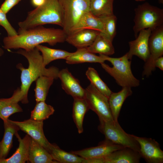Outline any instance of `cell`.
<instances>
[{
	"label": "cell",
	"instance_id": "1",
	"mask_svg": "<svg viewBox=\"0 0 163 163\" xmlns=\"http://www.w3.org/2000/svg\"><path fill=\"white\" fill-rule=\"evenodd\" d=\"M18 34L7 36L3 40L4 47L7 50L33 49L41 43H47L54 46L66 41L67 34L63 29L46 28L40 26L24 30H18Z\"/></svg>",
	"mask_w": 163,
	"mask_h": 163
},
{
	"label": "cell",
	"instance_id": "2",
	"mask_svg": "<svg viewBox=\"0 0 163 163\" xmlns=\"http://www.w3.org/2000/svg\"><path fill=\"white\" fill-rule=\"evenodd\" d=\"M16 53L24 56L28 62L27 68H24L20 63L16 66L17 68L21 71V84L20 89L23 96L21 102L27 104L28 102V92L32 83L41 76L51 77L54 79H57L59 71L54 66L46 68L43 63L42 55L36 47L30 50L21 49Z\"/></svg>",
	"mask_w": 163,
	"mask_h": 163
},
{
	"label": "cell",
	"instance_id": "3",
	"mask_svg": "<svg viewBox=\"0 0 163 163\" xmlns=\"http://www.w3.org/2000/svg\"><path fill=\"white\" fill-rule=\"evenodd\" d=\"M63 10L59 0H45L41 5L28 12L26 19L19 22V30H24L47 24L62 27Z\"/></svg>",
	"mask_w": 163,
	"mask_h": 163
},
{
	"label": "cell",
	"instance_id": "4",
	"mask_svg": "<svg viewBox=\"0 0 163 163\" xmlns=\"http://www.w3.org/2000/svg\"><path fill=\"white\" fill-rule=\"evenodd\" d=\"M105 61L109 62L113 65L111 67L104 62L101 63L102 68L115 80L117 83L122 87H138L139 81L133 75L131 69V60L126 53L119 57H111L99 54Z\"/></svg>",
	"mask_w": 163,
	"mask_h": 163
},
{
	"label": "cell",
	"instance_id": "5",
	"mask_svg": "<svg viewBox=\"0 0 163 163\" xmlns=\"http://www.w3.org/2000/svg\"><path fill=\"white\" fill-rule=\"evenodd\" d=\"M134 11L133 29L135 38L142 30L150 29L152 31L163 25L162 9L145 2L138 5Z\"/></svg>",
	"mask_w": 163,
	"mask_h": 163
},
{
	"label": "cell",
	"instance_id": "6",
	"mask_svg": "<svg viewBox=\"0 0 163 163\" xmlns=\"http://www.w3.org/2000/svg\"><path fill=\"white\" fill-rule=\"evenodd\" d=\"M99 130L105 136V140L110 142L131 148L139 152L140 147L132 135L126 133L118 122L100 120Z\"/></svg>",
	"mask_w": 163,
	"mask_h": 163
},
{
	"label": "cell",
	"instance_id": "7",
	"mask_svg": "<svg viewBox=\"0 0 163 163\" xmlns=\"http://www.w3.org/2000/svg\"><path fill=\"white\" fill-rule=\"evenodd\" d=\"M63 10L62 29L67 35L82 16L89 11L90 0H59Z\"/></svg>",
	"mask_w": 163,
	"mask_h": 163
},
{
	"label": "cell",
	"instance_id": "8",
	"mask_svg": "<svg viewBox=\"0 0 163 163\" xmlns=\"http://www.w3.org/2000/svg\"><path fill=\"white\" fill-rule=\"evenodd\" d=\"M85 100L89 109L98 116L99 120L114 121L109 106L108 98L90 84L85 89Z\"/></svg>",
	"mask_w": 163,
	"mask_h": 163
},
{
	"label": "cell",
	"instance_id": "9",
	"mask_svg": "<svg viewBox=\"0 0 163 163\" xmlns=\"http://www.w3.org/2000/svg\"><path fill=\"white\" fill-rule=\"evenodd\" d=\"M149 57L145 62L142 75L149 76L155 69V62L163 55V25L152 31L149 40Z\"/></svg>",
	"mask_w": 163,
	"mask_h": 163
},
{
	"label": "cell",
	"instance_id": "10",
	"mask_svg": "<svg viewBox=\"0 0 163 163\" xmlns=\"http://www.w3.org/2000/svg\"><path fill=\"white\" fill-rule=\"evenodd\" d=\"M139 153L131 148L124 147L102 157L85 159L84 163H139Z\"/></svg>",
	"mask_w": 163,
	"mask_h": 163
},
{
	"label": "cell",
	"instance_id": "11",
	"mask_svg": "<svg viewBox=\"0 0 163 163\" xmlns=\"http://www.w3.org/2000/svg\"><path fill=\"white\" fill-rule=\"evenodd\" d=\"M132 136L138 143L139 153L141 157L148 163H163V151L160 145L154 139L151 138Z\"/></svg>",
	"mask_w": 163,
	"mask_h": 163
},
{
	"label": "cell",
	"instance_id": "12",
	"mask_svg": "<svg viewBox=\"0 0 163 163\" xmlns=\"http://www.w3.org/2000/svg\"><path fill=\"white\" fill-rule=\"evenodd\" d=\"M10 120L18 126L20 130L26 133L49 151L53 144L48 141L45 136L43 129V121H37L30 118L22 121Z\"/></svg>",
	"mask_w": 163,
	"mask_h": 163
},
{
	"label": "cell",
	"instance_id": "13",
	"mask_svg": "<svg viewBox=\"0 0 163 163\" xmlns=\"http://www.w3.org/2000/svg\"><path fill=\"white\" fill-rule=\"evenodd\" d=\"M151 31L150 29L142 30L135 40L129 42V49L126 53L129 59L136 56L146 62L149 55V40Z\"/></svg>",
	"mask_w": 163,
	"mask_h": 163
},
{
	"label": "cell",
	"instance_id": "14",
	"mask_svg": "<svg viewBox=\"0 0 163 163\" xmlns=\"http://www.w3.org/2000/svg\"><path fill=\"white\" fill-rule=\"evenodd\" d=\"M58 78L61 82L62 88L68 94L74 98H84L85 89L80 84L79 81L75 78L67 69L59 71Z\"/></svg>",
	"mask_w": 163,
	"mask_h": 163
},
{
	"label": "cell",
	"instance_id": "15",
	"mask_svg": "<svg viewBox=\"0 0 163 163\" xmlns=\"http://www.w3.org/2000/svg\"><path fill=\"white\" fill-rule=\"evenodd\" d=\"M124 147L104 140L96 146L72 151L71 152L85 159H88L102 157L113 151Z\"/></svg>",
	"mask_w": 163,
	"mask_h": 163
},
{
	"label": "cell",
	"instance_id": "16",
	"mask_svg": "<svg viewBox=\"0 0 163 163\" xmlns=\"http://www.w3.org/2000/svg\"><path fill=\"white\" fill-rule=\"evenodd\" d=\"M23 98L20 89L18 88L14 91L10 97L0 99V118L3 121L5 120L11 115L22 112L23 110L18 103L22 102Z\"/></svg>",
	"mask_w": 163,
	"mask_h": 163
},
{
	"label": "cell",
	"instance_id": "17",
	"mask_svg": "<svg viewBox=\"0 0 163 163\" xmlns=\"http://www.w3.org/2000/svg\"><path fill=\"white\" fill-rule=\"evenodd\" d=\"M100 32L92 29L81 30L67 35L66 41L77 49L87 47L93 43Z\"/></svg>",
	"mask_w": 163,
	"mask_h": 163
},
{
	"label": "cell",
	"instance_id": "18",
	"mask_svg": "<svg viewBox=\"0 0 163 163\" xmlns=\"http://www.w3.org/2000/svg\"><path fill=\"white\" fill-rule=\"evenodd\" d=\"M14 135L19 142L18 148L10 157L0 160V163H25L28 161L30 137L27 134L22 139L18 132Z\"/></svg>",
	"mask_w": 163,
	"mask_h": 163
},
{
	"label": "cell",
	"instance_id": "19",
	"mask_svg": "<svg viewBox=\"0 0 163 163\" xmlns=\"http://www.w3.org/2000/svg\"><path fill=\"white\" fill-rule=\"evenodd\" d=\"M131 87H124L119 92H112L108 98V103L111 114L115 122L118 118L122 105L126 98L133 93Z\"/></svg>",
	"mask_w": 163,
	"mask_h": 163
},
{
	"label": "cell",
	"instance_id": "20",
	"mask_svg": "<svg viewBox=\"0 0 163 163\" xmlns=\"http://www.w3.org/2000/svg\"><path fill=\"white\" fill-rule=\"evenodd\" d=\"M31 163H56L49 152L37 142L30 137L28 160Z\"/></svg>",
	"mask_w": 163,
	"mask_h": 163
},
{
	"label": "cell",
	"instance_id": "21",
	"mask_svg": "<svg viewBox=\"0 0 163 163\" xmlns=\"http://www.w3.org/2000/svg\"><path fill=\"white\" fill-rule=\"evenodd\" d=\"M5 131L3 138L0 142V160L6 158L12 146L14 135L20 130L10 120L3 121Z\"/></svg>",
	"mask_w": 163,
	"mask_h": 163
},
{
	"label": "cell",
	"instance_id": "22",
	"mask_svg": "<svg viewBox=\"0 0 163 163\" xmlns=\"http://www.w3.org/2000/svg\"><path fill=\"white\" fill-rule=\"evenodd\" d=\"M83 29L96 30L101 33H103L104 30V24L102 19L94 16L89 11L85 13L82 16L68 34Z\"/></svg>",
	"mask_w": 163,
	"mask_h": 163
},
{
	"label": "cell",
	"instance_id": "23",
	"mask_svg": "<svg viewBox=\"0 0 163 163\" xmlns=\"http://www.w3.org/2000/svg\"><path fill=\"white\" fill-rule=\"evenodd\" d=\"M67 63L73 64L85 62H104L105 61L100 56L89 51L87 47L77 49L74 52L65 59Z\"/></svg>",
	"mask_w": 163,
	"mask_h": 163
},
{
	"label": "cell",
	"instance_id": "24",
	"mask_svg": "<svg viewBox=\"0 0 163 163\" xmlns=\"http://www.w3.org/2000/svg\"><path fill=\"white\" fill-rule=\"evenodd\" d=\"M87 48L89 51L94 54L99 53L109 56L115 53L112 41L101 32L93 43Z\"/></svg>",
	"mask_w": 163,
	"mask_h": 163
},
{
	"label": "cell",
	"instance_id": "25",
	"mask_svg": "<svg viewBox=\"0 0 163 163\" xmlns=\"http://www.w3.org/2000/svg\"><path fill=\"white\" fill-rule=\"evenodd\" d=\"M114 0H90L89 12L96 17L103 18L113 15Z\"/></svg>",
	"mask_w": 163,
	"mask_h": 163
},
{
	"label": "cell",
	"instance_id": "26",
	"mask_svg": "<svg viewBox=\"0 0 163 163\" xmlns=\"http://www.w3.org/2000/svg\"><path fill=\"white\" fill-rule=\"evenodd\" d=\"M89 109L84 98H74L73 106L72 117L78 133L83 131V123L85 113Z\"/></svg>",
	"mask_w": 163,
	"mask_h": 163
},
{
	"label": "cell",
	"instance_id": "27",
	"mask_svg": "<svg viewBox=\"0 0 163 163\" xmlns=\"http://www.w3.org/2000/svg\"><path fill=\"white\" fill-rule=\"evenodd\" d=\"M48 152L53 159L58 163H82L85 158L60 149L57 145L52 144Z\"/></svg>",
	"mask_w": 163,
	"mask_h": 163
},
{
	"label": "cell",
	"instance_id": "28",
	"mask_svg": "<svg viewBox=\"0 0 163 163\" xmlns=\"http://www.w3.org/2000/svg\"><path fill=\"white\" fill-rule=\"evenodd\" d=\"M36 47L41 53L43 63L45 66L56 60L66 59L72 53L65 50L51 48L40 44Z\"/></svg>",
	"mask_w": 163,
	"mask_h": 163
},
{
	"label": "cell",
	"instance_id": "29",
	"mask_svg": "<svg viewBox=\"0 0 163 163\" xmlns=\"http://www.w3.org/2000/svg\"><path fill=\"white\" fill-rule=\"evenodd\" d=\"M54 79L52 77L41 76L36 80V85L34 90L37 102L45 101L49 88Z\"/></svg>",
	"mask_w": 163,
	"mask_h": 163
},
{
	"label": "cell",
	"instance_id": "30",
	"mask_svg": "<svg viewBox=\"0 0 163 163\" xmlns=\"http://www.w3.org/2000/svg\"><path fill=\"white\" fill-rule=\"evenodd\" d=\"M85 74L91 84L108 98L112 91L100 78L97 71L93 68L89 67Z\"/></svg>",
	"mask_w": 163,
	"mask_h": 163
},
{
	"label": "cell",
	"instance_id": "31",
	"mask_svg": "<svg viewBox=\"0 0 163 163\" xmlns=\"http://www.w3.org/2000/svg\"><path fill=\"white\" fill-rule=\"evenodd\" d=\"M55 110L51 106L47 104L45 101L37 102L34 109L31 112L30 118L39 121H43L52 115Z\"/></svg>",
	"mask_w": 163,
	"mask_h": 163
},
{
	"label": "cell",
	"instance_id": "32",
	"mask_svg": "<svg viewBox=\"0 0 163 163\" xmlns=\"http://www.w3.org/2000/svg\"><path fill=\"white\" fill-rule=\"evenodd\" d=\"M103 22L104 30L101 33L107 38L113 41L117 32V18L114 14L101 18Z\"/></svg>",
	"mask_w": 163,
	"mask_h": 163
},
{
	"label": "cell",
	"instance_id": "33",
	"mask_svg": "<svg viewBox=\"0 0 163 163\" xmlns=\"http://www.w3.org/2000/svg\"><path fill=\"white\" fill-rule=\"evenodd\" d=\"M0 25L3 27L7 31L8 36L12 37L18 34V33L12 26L8 20L6 14L0 8Z\"/></svg>",
	"mask_w": 163,
	"mask_h": 163
},
{
	"label": "cell",
	"instance_id": "34",
	"mask_svg": "<svg viewBox=\"0 0 163 163\" xmlns=\"http://www.w3.org/2000/svg\"><path fill=\"white\" fill-rule=\"evenodd\" d=\"M21 0H5L1 6L0 8L7 14L15 5Z\"/></svg>",
	"mask_w": 163,
	"mask_h": 163
},
{
	"label": "cell",
	"instance_id": "35",
	"mask_svg": "<svg viewBox=\"0 0 163 163\" xmlns=\"http://www.w3.org/2000/svg\"><path fill=\"white\" fill-rule=\"evenodd\" d=\"M155 67H158L161 70H163V57L161 56L158 58L155 62Z\"/></svg>",
	"mask_w": 163,
	"mask_h": 163
},
{
	"label": "cell",
	"instance_id": "36",
	"mask_svg": "<svg viewBox=\"0 0 163 163\" xmlns=\"http://www.w3.org/2000/svg\"><path fill=\"white\" fill-rule=\"evenodd\" d=\"M45 0H31L33 5L36 7L41 5L44 2Z\"/></svg>",
	"mask_w": 163,
	"mask_h": 163
},
{
	"label": "cell",
	"instance_id": "37",
	"mask_svg": "<svg viewBox=\"0 0 163 163\" xmlns=\"http://www.w3.org/2000/svg\"><path fill=\"white\" fill-rule=\"evenodd\" d=\"M4 51L3 49L0 48V57L2 56L4 54Z\"/></svg>",
	"mask_w": 163,
	"mask_h": 163
},
{
	"label": "cell",
	"instance_id": "38",
	"mask_svg": "<svg viewBox=\"0 0 163 163\" xmlns=\"http://www.w3.org/2000/svg\"><path fill=\"white\" fill-rule=\"evenodd\" d=\"M135 1L136 2H143L145 1L146 0H135Z\"/></svg>",
	"mask_w": 163,
	"mask_h": 163
}]
</instances>
